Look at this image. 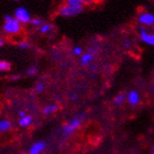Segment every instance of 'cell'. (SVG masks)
Here are the masks:
<instances>
[{
  "label": "cell",
  "mask_w": 154,
  "mask_h": 154,
  "mask_svg": "<svg viewBox=\"0 0 154 154\" xmlns=\"http://www.w3.org/2000/svg\"><path fill=\"white\" fill-rule=\"evenodd\" d=\"M125 101H127V94H123V93L117 95L115 97V99H113V103H115L116 106H121Z\"/></svg>",
  "instance_id": "14"
},
{
  "label": "cell",
  "mask_w": 154,
  "mask_h": 154,
  "mask_svg": "<svg viewBox=\"0 0 154 154\" xmlns=\"http://www.w3.org/2000/svg\"><path fill=\"white\" fill-rule=\"evenodd\" d=\"M85 52H84V48L80 46V45H74L73 48H72V54L74 55V56H82Z\"/></svg>",
  "instance_id": "18"
},
{
  "label": "cell",
  "mask_w": 154,
  "mask_h": 154,
  "mask_svg": "<svg viewBox=\"0 0 154 154\" xmlns=\"http://www.w3.org/2000/svg\"><path fill=\"white\" fill-rule=\"evenodd\" d=\"M5 44H6V41H5V38L0 36V48H2Z\"/></svg>",
  "instance_id": "24"
},
{
  "label": "cell",
  "mask_w": 154,
  "mask_h": 154,
  "mask_svg": "<svg viewBox=\"0 0 154 154\" xmlns=\"http://www.w3.org/2000/svg\"><path fill=\"white\" fill-rule=\"evenodd\" d=\"M150 154H154V153H150Z\"/></svg>",
  "instance_id": "29"
},
{
  "label": "cell",
  "mask_w": 154,
  "mask_h": 154,
  "mask_svg": "<svg viewBox=\"0 0 154 154\" xmlns=\"http://www.w3.org/2000/svg\"><path fill=\"white\" fill-rule=\"evenodd\" d=\"M58 109H60V107H58L57 103H48V105L43 107L42 113H43L44 116H51V115H53V113L56 112Z\"/></svg>",
  "instance_id": "10"
},
{
  "label": "cell",
  "mask_w": 154,
  "mask_h": 154,
  "mask_svg": "<svg viewBox=\"0 0 154 154\" xmlns=\"http://www.w3.org/2000/svg\"><path fill=\"white\" fill-rule=\"evenodd\" d=\"M94 1H96V0H83V3L84 5H89V3H93Z\"/></svg>",
  "instance_id": "25"
},
{
  "label": "cell",
  "mask_w": 154,
  "mask_h": 154,
  "mask_svg": "<svg viewBox=\"0 0 154 154\" xmlns=\"http://www.w3.org/2000/svg\"><path fill=\"white\" fill-rule=\"evenodd\" d=\"M95 56H96L95 53L87 50V52H85V53L80 56V58H79L80 65H82V66H89L94 62V60H95Z\"/></svg>",
  "instance_id": "9"
},
{
  "label": "cell",
  "mask_w": 154,
  "mask_h": 154,
  "mask_svg": "<svg viewBox=\"0 0 154 154\" xmlns=\"http://www.w3.org/2000/svg\"><path fill=\"white\" fill-rule=\"evenodd\" d=\"M139 36L144 44L150 45V46H154V33H150L146 30V28L143 26H139Z\"/></svg>",
  "instance_id": "5"
},
{
  "label": "cell",
  "mask_w": 154,
  "mask_h": 154,
  "mask_svg": "<svg viewBox=\"0 0 154 154\" xmlns=\"http://www.w3.org/2000/svg\"><path fill=\"white\" fill-rule=\"evenodd\" d=\"M34 89H35V91L38 94L43 93L45 90V84L43 83V82H38V83L35 84V86H34Z\"/></svg>",
  "instance_id": "21"
},
{
  "label": "cell",
  "mask_w": 154,
  "mask_h": 154,
  "mask_svg": "<svg viewBox=\"0 0 154 154\" xmlns=\"http://www.w3.org/2000/svg\"><path fill=\"white\" fill-rule=\"evenodd\" d=\"M85 118H86V115H85V113H78V115H76L75 117H73L69 121L66 122V123L62 127V134H63V137L66 138V137H69L71 134H73L77 129L82 125V123H83V121L85 120Z\"/></svg>",
  "instance_id": "2"
},
{
  "label": "cell",
  "mask_w": 154,
  "mask_h": 154,
  "mask_svg": "<svg viewBox=\"0 0 154 154\" xmlns=\"http://www.w3.org/2000/svg\"><path fill=\"white\" fill-rule=\"evenodd\" d=\"M152 152H153V153H154V145H153V146H152Z\"/></svg>",
  "instance_id": "27"
},
{
  "label": "cell",
  "mask_w": 154,
  "mask_h": 154,
  "mask_svg": "<svg viewBox=\"0 0 154 154\" xmlns=\"http://www.w3.org/2000/svg\"><path fill=\"white\" fill-rule=\"evenodd\" d=\"M122 44H123V48H127V50L131 48V46H132V43H131V41H130V40H125Z\"/></svg>",
  "instance_id": "22"
},
{
  "label": "cell",
  "mask_w": 154,
  "mask_h": 154,
  "mask_svg": "<svg viewBox=\"0 0 154 154\" xmlns=\"http://www.w3.org/2000/svg\"><path fill=\"white\" fill-rule=\"evenodd\" d=\"M84 7H74V6H68L66 3L62 5L60 8H58V14L62 17V18H74V17L78 16L83 12Z\"/></svg>",
  "instance_id": "3"
},
{
  "label": "cell",
  "mask_w": 154,
  "mask_h": 154,
  "mask_svg": "<svg viewBox=\"0 0 154 154\" xmlns=\"http://www.w3.org/2000/svg\"><path fill=\"white\" fill-rule=\"evenodd\" d=\"M77 98H78V96H77V94H72V95H71V99H72V100H76Z\"/></svg>",
  "instance_id": "26"
},
{
  "label": "cell",
  "mask_w": 154,
  "mask_h": 154,
  "mask_svg": "<svg viewBox=\"0 0 154 154\" xmlns=\"http://www.w3.org/2000/svg\"><path fill=\"white\" fill-rule=\"evenodd\" d=\"M12 127V123L10 120L8 119H0V132L1 133H5V132H8Z\"/></svg>",
  "instance_id": "12"
},
{
  "label": "cell",
  "mask_w": 154,
  "mask_h": 154,
  "mask_svg": "<svg viewBox=\"0 0 154 154\" xmlns=\"http://www.w3.org/2000/svg\"><path fill=\"white\" fill-rule=\"evenodd\" d=\"M33 123V117L31 115H26L22 118H19L18 120V125L20 128H28Z\"/></svg>",
  "instance_id": "11"
},
{
  "label": "cell",
  "mask_w": 154,
  "mask_h": 154,
  "mask_svg": "<svg viewBox=\"0 0 154 154\" xmlns=\"http://www.w3.org/2000/svg\"><path fill=\"white\" fill-rule=\"evenodd\" d=\"M22 24L11 14H6L3 19L2 31L7 35H18L22 32Z\"/></svg>",
  "instance_id": "1"
},
{
  "label": "cell",
  "mask_w": 154,
  "mask_h": 154,
  "mask_svg": "<svg viewBox=\"0 0 154 154\" xmlns=\"http://www.w3.org/2000/svg\"><path fill=\"white\" fill-rule=\"evenodd\" d=\"M12 1H20V0H12Z\"/></svg>",
  "instance_id": "28"
},
{
  "label": "cell",
  "mask_w": 154,
  "mask_h": 154,
  "mask_svg": "<svg viewBox=\"0 0 154 154\" xmlns=\"http://www.w3.org/2000/svg\"><path fill=\"white\" fill-rule=\"evenodd\" d=\"M38 66H34V65H32V66H30L28 69H26V76L29 77H33L35 76L36 74H38Z\"/></svg>",
  "instance_id": "19"
},
{
  "label": "cell",
  "mask_w": 154,
  "mask_h": 154,
  "mask_svg": "<svg viewBox=\"0 0 154 154\" xmlns=\"http://www.w3.org/2000/svg\"><path fill=\"white\" fill-rule=\"evenodd\" d=\"M138 22L140 23V26H143L145 28L154 26V13L149 11H142L139 13Z\"/></svg>",
  "instance_id": "6"
},
{
  "label": "cell",
  "mask_w": 154,
  "mask_h": 154,
  "mask_svg": "<svg viewBox=\"0 0 154 154\" xmlns=\"http://www.w3.org/2000/svg\"><path fill=\"white\" fill-rule=\"evenodd\" d=\"M140 100H141V96H140V93H139L138 90L132 89L129 90L128 93H127V103L131 107L138 106Z\"/></svg>",
  "instance_id": "7"
},
{
  "label": "cell",
  "mask_w": 154,
  "mask_h": 154,
  "mask_svg": "<svg viewBox=\"0 0 154 154\" xmlns=\"http://www.w3.org/2000/svg\"><path fill=\"white\" fill-rule=\"evenodd\" d=\"M43 24H44V21H43V19L40 18V17H34L32 19V21H31V26H32L33 28H36L38 30L40 29Z\"/></svg>",
  "instance_id": "16"
},
{
  "label": "cell",
  "mask_w": 154,
  "mask_h": 154,
  "mask_svg": "<svg viewBox=\"0 0 154 154\" xmlns=\"http://www.w3.org/2000/svg\"><path fill=\"white\" fill-rule=\"evenodd\" d=\"M65 3L68 6H74V7H80L83 6V0H65Z\"/></svg>",
  "instance_id": "20"
},
{
  "label": "cell",
  "mask_w": 154,
  "mask_h": 154,
  "mask_svg": "<svg viewBox=\"0 0 154 154\" xmlns=\"http://www.w3.org/2000/svg\"><path fill=\"white\" fill-rule=\"evenodd\" d=\"M17 48H19V50H22V51H28L30 48H32V45L30 43L29 41H26V40H21L17 43Z\"/></svg>",
  "instance_id": "15"
},
{
  "label": "cell",
  "mask_w": 154,
  "mask_h": 154,
  "mask_svg": "<svg viewBox=\"0 0 154 154\" xmlns=\"http://www.w3.org/2000/svg\"><path fill=\"white\" fill-rule=\"evenodd\" d=\"M10 68H11V64L9 62L5 61V60H0V73L10 71Z\"/></svg>",
  "instance_id": "17"
},
{
  "label": "cell",
  "mask_w": 154,
  "mask_h": 154,
  "mask_svg": "<svg viewBox=\"0 0 154 154\" xmlns=\"http://www.w3.org/2000/svg\"><path fill=\"white\" fill-rule=\"evenodd\" d=\"M28 113L24 111V110H20L19 112H18V116H19V118H22V117H24V116H26Z\"/></svg>",
  "instance_id": "23"
},
{
  "label": "cell",
  "mask_w": 154,
  "mask_h": 154,
  "mask_svg": "<svg viewBox=\"0 0 154 154\" xmlns=\"http://www.w3.org/2000/svg\"><path fill=\"white\" fill-rule=\"evenodd\" d=\"M45 149H46V142L36 141L34 143H32V145L30 146L28 154H42Z\"/></svg>",
  "instance_id": "8"
},
{
  "label": "cell",
  "mask_w": 154,
  "mask_h": 154,
  "mask_svg": "<svg viewBox=\"0 0 154 154\" xmlns=\"http://www.w3.org/2000/svg\"><path fill=\"white\" fill-rule=\"evenodd\" d=\"M54 29V26L52 23H48V22H44V24L38 29V33H41V34H48V33H51Z\"/></svg>",
  "instance_id": "13"
},
{
  "label": "cell",
  "mask_w": 154,
  "mask_h": 154,
  "mask_svg": "<svg viewBox=\"0 0 154 154\" xmlns=\"http://www.w3.org/2000/svg\"><path fill=\"white\" fill-rule=\"evenodd\" d=\"M13 17H14L22 26L31 24V21H32V19H33L31 12H30L26 8H24V7H18V8L14 10Z\"/></svg>",
  "instance_id": "4"
}]
</instances>
